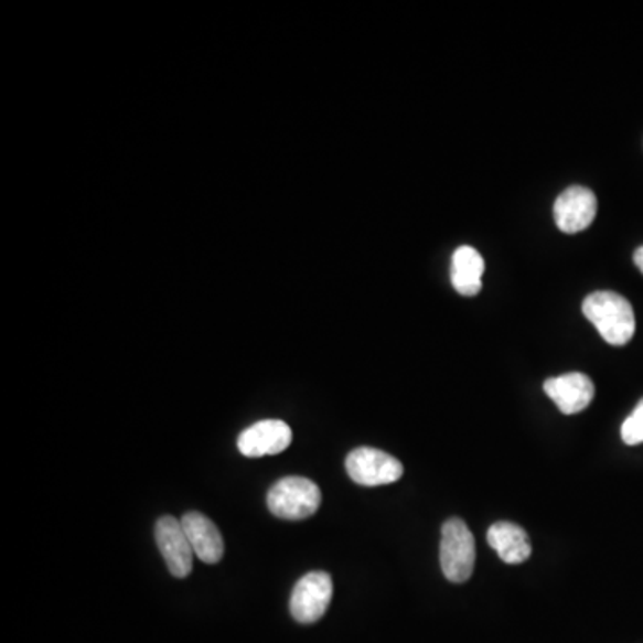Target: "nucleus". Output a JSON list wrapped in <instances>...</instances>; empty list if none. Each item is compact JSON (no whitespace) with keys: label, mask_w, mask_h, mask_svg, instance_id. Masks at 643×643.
I'll return each mask as SVG.
<instances>
[{"label":"nucleus","mask_w":643,"mask_h":643,"mask_svg":"<svg viewBox=\"0 0 643 643\" xmlns=\"http://www.w3.org/2000/svg\"><path fill=\"white\" fill-rule=\"evenodd\" d=\"M582 313L610 345L622 347L633 339L636 328L633 306L615 291L590 293L582 302Z\"/></svg>","instance_id":"nucleus-1"},{"label":"nucleus","mask_w":643,"mask_h":643,"mask_svg":"<svg viewBox=\"0 0 643 643\" xmlns=\"http://www.w3.org/2000/svg\"><path fill=\"white\" fill-rule=\"evenodd\" d=\"M268 510L282 521H304L322 504L319 486L306 478H285L268 490Z\"/></svg>","instance_id":"nucleus-2"},{"label":"nucleus","mask_w":643,"mask_h":643,"mask_svg":"<svg viewBox=\"0 0 643 643\" xmlns=\"http://www.w3.org/2000/svg\"><path fill=\"white\" fill-rule=\"evenodd\" d=\"M440 564H442L443 576L452 582L469 581L474 572V535L461 518H449L443 524Z\"/></svg>","instance_id":"nucleus-3"},{"label":"nucleus","mask_w":643,"mask_h":643,"mask_svg":"<svg viewBox=\"0 0 643 643\" xmlns=\"http://www.w3.org/2000/svg\"><path fill=\"white\" fill-rule=\"evenodd\" d=\"M345 469L349 478L362 486L395 483L404 472L403 463L397 458L372 447L354 449L345 460Z\"/></svg>","instance_id":"nucleus-4"},{"label":"nucleus","mask_w":643,"mask_h":643,"mask_svg":"<svg viewBox=\"0 0 643 643\" xmlns=\"http://www.w3.org/2000/svg\"><path fill=\"white\" fill-rule=\"evenodd\" d=\"M333 599V579L328 572H310L299 579L290 599V613L301 624L322 619Z\"/></svg>","instance_id":"nucleus-5"},{"label":"nucleus","mask_w":643,"mask_h":643,"mask_svg":"<svg viewBox=\"0 0 643 643\" xmlns=\"http://www.w3.org/2000/svg\"><path fill=\"white\" fill-rule=\"evenodd\" d=\"M156 544L174 578H186L193 568V549L183 524L174 517L156 522Z\"/></svg>","instance_id":"nucleus-6"},{"label":"nucleus","mask_w":643,"mask_h":643,"mask_svg":"<svg viewBox=\"0 0 643 643\" xmlns=\"http://www.w3.org/2000/svg\"><path fill=\"white\" fill-rule=\"evenodd\" d=\"M596 215L597 197L590 189L570 186L556 199V226L567 235H576L590 227Z\"/></svg>","instance_id":"nucleus-7"},{"label":"nucleus","mask_w":643,"mask_h":643,"mask_svg":"<svg viewBox=\"0 0 643 643\" xmlns=\"http://www.w3.org/2000/svg\"><path fill=\"white\" fill-rule=\"evenodd\" d=\"M545 394L555 400L559 411L565 415L581 414L587 409L596 395V386L587 374L570 372L559 377L545 381Z\"/></svg>","instance_id":"nucleus-8"},{"label":"nucleus","mask_w":643,"mask_h":643,"mask_svg":"<svg viewBox=\"0 0 643 643\" xmlns=\"http://www.w3.org/2000/svg\"><path fill=\"white\" fill-rule=\"evenodd\" d=\"M290 443L291 429L282 420H261L238 437V449L247 458L279 454L287 451Z\"/></svg>","instance_id":"nucleus-9"},{"label":"nucleus","mask_w":643,"mask_h":643,"mask_svg":"<svg viewBox=\"0 0 643 643\" xmlns=\"http://www.w3.org/2000/svg\"><path fill=\"white\" fill-rule=\"evenodd\" d=\"M184 533L192 544L193 555L207 565H215L224 558V538L218 527L206 515L190 512L181 518Z\"/></svg>","instance_id":"nucleus-10"},{"label":"nucleus","mask_w":643,"mask_h":643,"mask_svg":"<svg viewBox=\"0 0 643 643\" xmlns=\"http://www.w3.org/2000/svg\"><path fill=\"white\" fill-rule=\"evenodd\" d=\"M490 547L497 553L504 564L518 565L531 556V542L526 531L513 522H497L489 529Z\"/></svg>","instance_id":"nucleus-11"},{"label":"nucleus","mask_w":643,"mask_h":643,"mask_svg":"<svg viewBox=\"0 0 643 643\" xmlns=\"http://www.w3.org/2000/svg\"><path fill=\"white\" fill-rule=\"evenodd\" d=\"M484 259L474 247L463 245L452 254L451 281L460 296L474 297L483 288Z\"/></svg>","instance_id":"nucleus-12"},{"label":"nucleus","mask_w":643,"mask_h":643,"mask_svg":"<svg viewBox=\"0 0 643 643\" xmlns=\"http://www.w3.org/2000/svg\"><path fill=\"white\" fill-rule=\"evenodd\" d=\"M620 432H622V440L628 446L643 443V399L636 404L633 414L625 418Z\"/></svg>","instance_id":"nucleus-13"},{"label":"nucleus","mask_w":643,"mask_h":643,"mask_svg":"<svg viewBox=\"0 0 643 643\" xmlns=\"http://www.w3.org/2000/svg\"><path fill=\"white\" fill-rule=\"evenodd\" d=\"M634 265L640 268V272L643 274V247H639L636 253H634Z\"/></svg>","instance_id":"nucleus-14"}]
</instances>
